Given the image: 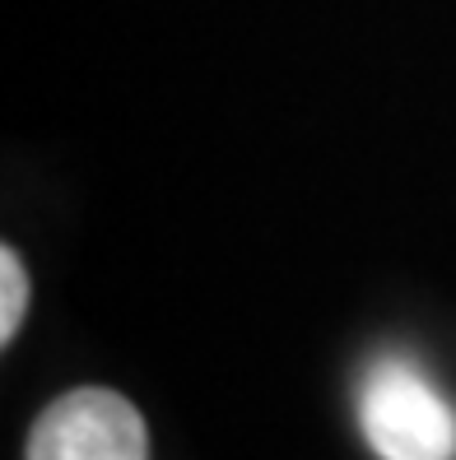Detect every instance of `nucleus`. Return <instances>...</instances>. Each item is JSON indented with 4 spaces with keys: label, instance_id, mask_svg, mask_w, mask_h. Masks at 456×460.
Returning <instances> with one entry per match:
<instances>
[{
    "label": "nucleus",
    "instance_id": "obj_1",
    "mask_svg": "<svg viewBox=\"0 0 456 460\" xmlns=\"http://www.w3.org/2000/svg\"><path fill=\"white\" fill-rule=\"evenodd\" d=\"M359 423L382 460H456V410L410 363L387 358L363 376Z\"/></svg>",
    "mask_w": 456,
    "mask_h": 460
},
{
    "label": "nucleus",
    "instance_id": "obj_2",
    "mask_svg": "<svg viewBox=\"0 0 456 460\" xmlns=\"http://www.w3.org/2000/svg\"><path fill=\"white\" fill-rule=\"evenodd\" d=\"M29 460H149V432L126 395L85 386L42 410Z\"/></svg>",
    "mask_w": 456,
    "mask_h": 460
},
{
    "label": "nucleus",
    "instance_id": "obj_3",
    "mask_svg": "<svg viewBox=\"0 0 456 460\" xmlns=\"http://www.w3.org/2000/svg\"><path fill=\"white\" fill-rule=\"evenodd\" d=\"M23 303H29V279H23V261L14 256V247L0 252V340H14L19 321H23Z\"/></svg>",
    "mask_w": 456,
    "mask_h": 460
}]
</instances>
